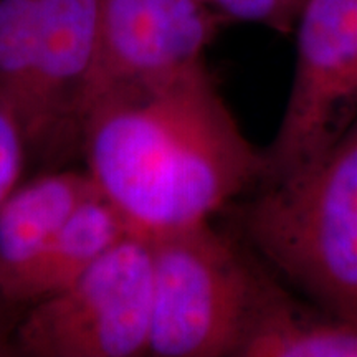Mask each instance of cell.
I'll return each instance as SVG.
<instances>
[{
  "label": "cell",
  "mask_w": 357,
  "mask_h": 357,
  "mask_svg": "<svg viewBox=\"0 0 357 357\" xmlns=\"http://www.w3.org/2000/svg\"><path fill=\"white\" fill-rule=\"evenodd\" d=\"M153 242L129 234L61 291L26 306L12 357L149 356Z\"/></svg>",
  "instance_id": "obj_4"
},
{
  "label": "cell",
  "mask_w": 357,
  "mask_h": 357,
  "mask_svg": "<svg viewBox=\"0 0 357 357\" xmlns=\"http://www.w3.org/2000/svg\"><path fill=\"white\" fill-rule=\"evenodd\" d=\"M236 357H357V321L306 305L266 273Z\"/></svg>",
  "instance_id": "obj_9"
},
{
  "label": "cell",
  "mask_w": 357,
  "mask_h": 357,
  "mask_svg": "<svg viewBox=\"0 0 357 357\" xmlns=\"http://www.w3.org/2000/svg\"><path fill=\"white\" fill-rule=\"evenodd\" d=\"M100 13L101 0H38L26 141L30 162L45 171L65 167L83 153Z\"/></svg>",
  "instance_id": "obj_6"
},
{
  "label": "cell",
  "mask_w": 357,
  "mask_h": 357,
  "mask_svg": "<svg viewBox=\"0 0 357 357\" xmlns=\"http://www.w3.org/2000/svg\"><path fill=\"white\" fill-rule=\"evenodd\" d=\"M126 235L123 217L98 192L56 231L22 284L17 301L26 307L70 287Z\"/></svg>",
  "instance_id": "obj_10"
},
{
  "label": "cell",
  "mask_w": 357,
  "mask_h": 357,
  "mask_svg": "<svg viewBox=\"0 0 357 357\" xmlns=\"http://www.w3.org/2000/svg\"><path fill=\"white\" fill-rule=\"evenodd\" d=\"M225 24L205 0H101L89 101L108 89L166 82L207 65L208 47Z\"/></svg>",
  "instance_id": "obj_7"
},
{
  "label": "cell",
  "mask_w": 357,
  "mask_h": 357,
  "mask_svg": "<svg viewBox=\"0 0 357 357\" xmlns=\"http://www.w3.org/2000/svg\"><path fill=\"white\" fill-rule=\"evenodd\" d=\"M252 194L245 240L311 303L357 321V119L310 166Z\"/></svg>",
  "instance_id": "obj_2"
},
{
  "label": "cell",
  "mask_w": 357,
  "mask_h": 357,
  "mask_svg": "<svg viewBox=\"0 0 357 357\" xmlns=\"http://www.w3.org/2000/svg\"><path fill=\"white\" fill-rule=\"evenodd\" d=\"M25 306L12 301L0 288V357H12V339Z\"/></svg>",
  "instance_id": "obj_14"
},
{
  "label": "cell",
  "mask_w": 357,
  "mask_h": 357,
  "mask_svg": "<svg viewBox=\"0 0 357 357\" xmlns=\"http://www.w3.org/2000/svg\"><path fill=\"white\" fill-rule=\"evenodd\" d=\"M29 164V141L22 116L0 91V205L22 184Z\"/></svg>",
  "instance_id": "obj_12"
},
{
  "label": "cell",
  "mask_w": 357,
  "mask_h": 357,
  "mask_svg": "<svg viewBox=\"0 0 357 357\" xmlns=\"http://www.w3.org/2000/svg\"><path fill=\"white\" fill-rule=\"evenodd\" d=\"M153 242L149 356L236 357L265 270L212 222Z\"/></svg>",
  "instance_id": "obj_3"
},
{
  "label": "cell",
  "mask_w": 357,
  "mask_h": 357,
  "mask_svg": "<svg viewBox=\"0 0 357 357\" xmlns=\"http://www.w3.org/2000/svg\"><path fill=\"white\" fill-rule=\"evenodd\" d=\"M293 32V79L265 182L310 166L357 119V0H305Z\"/></svg>",
  "instance_id": "obj_5"
},
{
  "label": "cell",
  "mask_w": 357,
  "mask_h": 357,
  "mask_svg": "<svg viewBox=\"0 0 357 357\" xmlns=\"http://www.w3.org/2000/svg\"><path fill=\"white\" fill-rule=\"evenodd\" d=\"M223 20L291 33L305 0H205Z\"/></svg>",
  "instance_id": "obj_13"
},
{
  "label": "cell",
  "mask_w": 357,
  "mask_h": 357,
  "mask_svg": "<svg viewBox=\"0 0 357 357\" xmlns=\"http://www.w3.org/2000/svg\"><path fill=\"white\" fill-rule=\"evenodd\" d=\"M37 12L38 0H0V91L19 109L25 132L32 109Z\"/></svg>",
  "instance_id": "obj_11"
},
{
  "label": "cell",
  "mask_w": 357,
  "mask_h": 357,
  "mask_svg": "<svg viewBox=\"0 0 357 357\" xmlns=\"http://www.w3.org/2000/svg\"><path fill=\"white\" fill-rule=\"evenodd\" d=\"M89 174L52 169L22 182L0 205V288L17 301L35 263L84 200L98 194ZM22 306V305H20Z\"/></svg>",
  "instance_id": "obj_8"
},
{
  "label": "cell",
  "mask_w": 357,
  "mask_h": 357,
  "mask_svg": "<svg viewBox=\"0 0 357 357\" xmlns=\"http://www.w3.org/2000/svg\"><path fill=\"white\" fill-rule=\"evenodd\" d=\"M82 155L129 234L149 240L212 222L268 176L207 65L96 95Z\"/></svg>",
  "instance_id": "obj_1"
}]
</instances>
